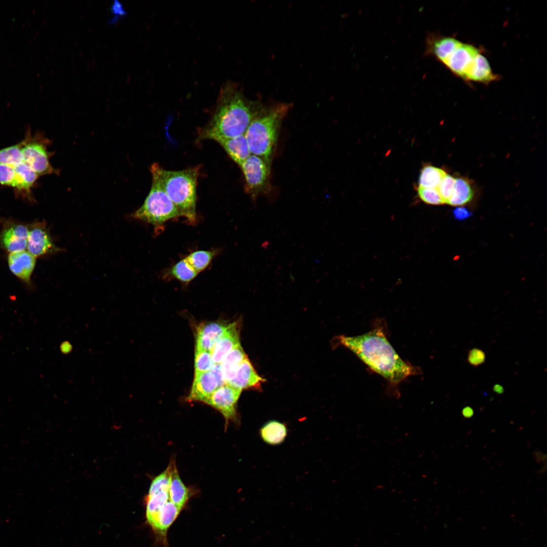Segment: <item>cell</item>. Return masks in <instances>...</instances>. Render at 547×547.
<instances>
[{
	"mask_svg": "<svg viewBox=\"0 0 547 547\" xmlns=\"http://www.w3.org/2000/svg\"><path fill=\"white\" fill-rule=\"evenodd\" d=\"M338 340L392 385L396 386L410 376L420 372V369L400 357L389 342L381 326H376L359 335L340 336Z\"/></svg>",
	"mask_w": 547,
	"mask_h": 547,
	"instance_id": "1",
	"label": "cell"
},
{
	"mask_svg": "<svg viewBox=\"0 0 547 547\" xmlns=\"http://www.w3.org/2000/svg\"><path fill=\"white\" fill-rule=\"evenodd\" d=\"M264 107L259 101L248 99L236 83L227 81L220 88L210 120L199 130L198 139L216 141L245 134Z\"/></svg>",
	"mask_w": 547,
	"mask_h": 547,
	"instance_id": "2",
	"label": "cell"
},
{
	"mask_svg": "<svg viewBox=\"0 0 547 547\" xmlns=\"http://www.w3.org/2000/svg\"><path fill=\"white\" fill-rule=\"evenodd\" d=\"M424 56L435 58L452 73L466 82L488 84L498 80L481 50L454 37L429 32Z\"/></svg>",
	"mask_w": 547,
	"mask_h": 547,
	"instance_id": "3",
	"label": "cell"
},
{
	"mask_svg": "<svg viewBox=\"0 0 547 547\" xmlns=\"http://www.w3.org/2000/svg\"><path fill=\"white\" fill-rule=\"evenodd\" d=\"M152 177L156 179L177 208L180 216L190 223L197 222V187L199 166L172 171L165 169L155 163L150 168Z\"/></svg>",
	"mask_w": 547,
	"mask_h": 547,
	"instance_id": "4",
	"label": "cell"
},
{
	"mask_svg": "<svg viewBox=\"0 0 547 547\" xmlns=\"http://www.w3.org/2000/svg\"><path fill=\"white\" fill-rule=\"evenodd\" d=\"M291 106V103L285 102L265 106L245 132L251 153L263 159L270 167L281 124Z\"/></svg>",
	"mask_w": 547,
	"mask_h": 547,
	"instance_id": "5",
	"label": "cell"
},
{
	"mask_svg": "<svg viewBox=\"0 0 547 547\" xmlns=\"http://www.w3.org/2000/svg\"><path fill=\"white\" fill-rule=\"evenodd\" d=\"M131 216L159 227L166 222L181 216L159 181L152 177L147 196L142 206Z\"/></svg>",
	"mask_w": 547,
	"mask_h": 547,
	"instance_id": "6",
	"label": "cell"
},
{
	"mask_svg": "<svg viewBox=\"0 0 547 547\" xmlns=\"http://www.w3.org/2000/svg\"><path fill=\"white\" fill-rule=\"evenodd\" d=\"M20 143L24 162L40 177L57 173V171L52 166L49 160L52 154L47 148L50 141L43 134L36 133L32 135L28 128L26 131L24 138Z\"/></svg>",
	"mask_w": 547,
	"mask_h": 547,
	"instance_id": "7",
	"label": "cell"
},
{
	"mask_svg": "<svg viewBox=\"0 0 547 547\" xmlns=\"http://www.w3.org/2000/svg\"><path fill=\"white\" fill-rule=\"evenodd\" d=\"M239 166L245 178V190L253 200L268 193L271 167L263 159L251 154Z\"/></svg>",
	"mask_w": 547,
	"mask_h": 547,
	"instance_id": "8",
	"label": "cell"
},
{
	"mask_svg": "<svg viewBox=\"0 0 547 547\" xmlns=\"http://www.w3.org/2000/svg\"><path fill=\"white\" fill-rule=\"evenodd\" d=\"M28 228L27 251L35 258L61 250L53 242L44 221L33 222Z\"/></svg>",
	"mask_w": 547,
	"mask_h": 547,
	"instance_id": "9",
	"label": "cell"
},
{
	"mask_svg": "<svg viewBox=\"0 0 547 547\" xmlns=\"http://www.w3.org/2000/svg\"><path fill=\"white\" fill-rule=\"evenodd\" d=\"M0 231V246L9 253L25 250L28 226L12 220H5Z\"/></svg>",
	"mask_w": 547,
	"mask_h": 547,
	"instance_id": "10",
	"label": "cell"
},
{
	"mask_svg": "<svg viewBox=\"0 0 547 547\" xmlns=\"http://www.w3.org/2000/svg\"><path fill=\"white\" fill-rule=\"evenodd\" d=\"M242 390L225 384L217 388L205 403L218 410L226 423L235 418L236 404Z\"/></svg>",
	"mask_w": 547,
	"mask_h": 547,
	"instance_id": "11",
	"label": "cell"
},
{
	"mask_svg": "<svg viewBox=\"0 0 547 547\" xmlns=\"http://www.w3.org/2000/svg\"><path fill=\"white\" fill-rule=\"evenodd\" d=\"M239 330V324L237 322L227 325L224 333L211 351L214 364L221 363L230 351L240 345Z\"/></svg>",
	"mask_w": 547,
	"mask_h": 547,
	"instance_id": "12",
	"label": "cell"
},
{
	"mask_svg": "<svg viewBox=\"0 0 547 547\" xmlns=\"http://www.w3.org/2000/svg\"><path fill=\"white\" fill-rule=\"evenodd\" d=\"M9 269L17 278L30 284L34 269L36 258L26 250L9 253L8 257Z\"/></svg>",
	"mask_w": 547,
	"mask_h": 547,
	"instance_id": "13",
	"label": "cell"
},
{
	"mask_svg": "<svg viewBox=\"0 0 547 547\" xmlns=\"http://www.w3.org/2000/svg\"><path fill=\"white\" fill-rule=\"evenodd\" d=\"M219 387L218 379L211 371L194 374L187 399L190 401L206 403L213 392Z\"/></svg>",
	"mask_w": 547,
	"mask_h": 547,
	"instance_id": "14",
	"label": "cell"
},
{
	"mask_svg": "<svg viewBox=\"0 0 547 547\" xmlns=\"http://www.w3.org/2000/svg\"><path fill=\"white\" fill-rule=\"evenodd\" d=\"M227 326L220 322L200 324L197 329L196 349L211 351Z\"/></svg>",
	"mask_w": 547,
	"mask_h": 547,
	"instance_id": "15",
	"label": "cell"
},
{
	"mask_svg": "<svg viewBox=\"0 0 547 547\" xmlns=\"http://www.w3.org/2000/svg\"><path fill=\"white\" fill-rule=\"evenodd\" d=\"M265 380L257 374L247 357L240 365L234 378L227 384L242 390L251 388L259 389Z\"/></svg>",
	"mask_w": 547,
	"mask_h": 547,
	"instance_id": "16",
	"label": "cell"
},
{
	"mask_svg": "<svg viewBox=\"0 0 547 547\" xmlns=\"http://www.w3.org/2000/svg\"><path fill=\"white\" fill-rule=\"evenodd\" d=\"M215 141L239 166L251 154L245 134Z\"/></svg>",
	"mask_w": 547,
	"mask_h": 547,
	"instance_id": "17",
	"label": "cell"
},
{
	"mask_svg": "<svg viewBox=\"0 0 547 547\" xmlns=\"http://www.w3.org/2000/svg\"><path fill=\"white\" fill-rule=\"evenodd\" d=\"M0 185L13 188L17 196L33 202L31 190L25 184L12 166L0 164Z\"/></svg>",
	"mask_w": 547,
	"mask_h": 547,
	"instance_id": "18",
	"label": "cell"
},
{
	"mask_svg": "<svg viewBox=\"0 0 547 547\" xmlns=\"http://www.w3.org/2000/svg\"><path fill=\"white\" fill-rule=\"evenodd\" d=\"M171 480L168 490L169 500L182 509L190 496V492L181 480L175 463L170 464Z\"/></svg>",
	"mask_w": 547,
	"mask_h": 547,
	"instance_id": "19",
	"label": "cell"
},
{
	"mask_svg": "<svg viewBox=\"0 0 547 547\" xmlns=\"http://www.w3.org/2000/svg\"><path fill=\"white\" fill-rule=\"evenodd\" d=\"M247 357L241 345L230 351L221 362L222 374L225 384L234 378L243 362Z\"/></svg>",
	"mask_w": 547,
	"mask_h": 547,
	"instance_id": "20",
	"label": "cell"
},
{
	"mask_svg": "<svg viewBox=\"0 0 547 547\" xmlns=\"http://www.w3.org/2000/svg\"><path fill=\"white\" fill-rule=\"evenodd\" d=\"M181 509L168 500L162 507L158 515L155 523L152 527L154 530L162 536L166 532L178 516Z\"/></svg>",
	"mask_w": 547,
	"mask_h": 547,
	"instance_id": "21",
	"label": "cell"
},
{
	"mask_svg": "<svg viewBox=\"0 0 547 547\" xmlns=\"http://www.w3.org/2000/svg\"><path fill=\"white\" fill-rule=\"evenodd\" d=\"M474 196V189L469 180L457 178L455 180L453 194L447 204L460 207L468 203Z\"/></svg>",
	"mask_w": 547,
	"mask_h": 547,
	"instance_id": "22",
	"label": "cell"
},
{
	"mask_svg": "<svg viewBox=\"0 0 547 547\" xmlns=\"http://www.w3.org/2000/svg\"><path fill=\"white\" fill-rule=\"evenodd\" d=\"M198 274L184 258L168 268L165 272L164 277L167 279L177 280L182 284H188Z\"/></svg>",
	"mask_w": 547,
	"mask_h": 547,
	"instance_id": "23",
	"label": "cell"
},
{
	"mask_svg": "<svg viewBox=\"0 0 547 547\" xmlns=\"http://www.w3.org/2000/svg\"><path fill=\"white\" fill-rule=\"evenodd\" d=\"M260 436L263 440L270 445L281 443L287 436L286 426L278 421H270L260 429Z\"/></svg>",
	"mask_w": 547,
	"mask_h": 547,
	"instance_id": "24",
	"label": "cell"
},
{
	"mask_svg": "<svg viewBox=\"0 0 547 547\" xmlns=\"http://www.w3.org/2000/svg\"><path fill=\"white\" fill-rule=\"evenodd\" d=\"M446 174V172L442 169L432 165H426L420 171L418 187L437 188Z\"/></svg>",
	"mask_w": 547,
	"mask_h": 547,
	"instance_id": "25",
	"label": "cell"
},
{
	"mask_svg": "<svg viewBox=\"0 0 547 547\" xmlns=\"http://www.w3.org/2000/svg\"><path fill=\"white\" fill-rule=\"evenodd\" d=\"M218 252L217 249L197 250L190 253L185 258L191 266L199 273L209 266Z\"/></svg>",
	"mask_w": 547,
	"mask_h": 547,
	"instance_id": "26",
	"label": "cell"
},
{
	"mask_svg": "<svg viewBox=\"0 0 547 547\" xmlns=\"http://www.w3.org/2000/svg\"><path fill=\"white\" fill-rule=\"evenodd\" d=\"M168 500L169 495L167 492H160L147 496L146 517L151 527L155 522L160 510Z\"/></svg>",
	"mask_w": 547,
	"mask_h": 547,
	"instance_id": "27",
	"label": "cell"
},
{
	"mask_svg": "<svg viewBox=\"0 0 547 547\" xmlns=\"http://www.w3.org/2000/svg\"><path fill=\"white\" fill-rule=\"evenodd\" d=\"M23 161L20 142L0 149V164L15 166Z\"/></svg>",
	"mask_w": 547,
	"mask_h": 547,
	"instance_id": "28",
	"label": "cell"
},
{
	"mask_svg": "<svg viewBox=\"0 0 547 547\" xmlns=\"http://www.w3.org/2000/svg\"><path fill=\"white\" fill-rule=\"evenodd\" d=\"M171 480V468H167L155 477L152 480L147 496H151L160 492H168Z\"/></svg>",
	"mask_w": 547,
	"mask_h": 547,
	"instance_id": "29",
	"label": "cell"
},
{
	"mask_svg": "<svg viewBox=\"0 0 547 547\" xmlns=\"http://www.w3.org/2000/svg\"><path fill=\"white\" fill-rule=\"evenodd\" d=\"M214 364L210 351L196 349L194 374L210 371Z\"/></svg>",
	"mask_w": 547,
	"mask_h": 547,
	"instance_id": "30",
	"label": "cell"
},
{
	"mask_svg": "<svg viewBox=\"0 0 547 547\" xmlns=\"http://www.w3.org/2000/svg\"><path fill=\"white\" fill-rule=\"evenodd\" d=\"M12 167L27 186L31 190L40 176L24 162Z\"/></svg>",
	"mask_w": 547,
	"mask_h": 547,
	"instance_id": "31",
	"label": "cell"
},
{
	"mask_svg": "<svg viewBox=\"0 0 547 547\" xmlns=\"http://www.w3.org/2000/svg\"><path fill=\"white\" fill-rule=\"evenodd\" d=\"M417 190L418 197L427 204L440 205L445 204L437 188L418 187Z\"/></svg>",
	"mask_w": 547,
	"mask_h": 547,
	"instance_id": "32",
	"label": "cell"
},
{
	"mask_svg": "<svg viewBox=\"0 0 547 547\" xmlns=\"http://www.w3.org/2000/svg\"><path fill=\"white\" fill-rule=\"evenodd\" d=\"M455 180L454 177L446 174L437 188L445 203H447L453 194Z\"/></svg>",
	"mask_w": 547,
	"mask_h": 547,
	"instance_id": "33",
	"label": "cell"
},
{
	"mask_svg": "<svg viewBox=\"0 0 547 547\" xmlns=\"http://www.w3.org/2000/svg\"><path fill=\"white\" fill-rule=\"evenodd\" d=\"M485 360V353L480 348H473L468 351L467 361L473 366L477 367L483 364Z\"/></svg>",
	"mask_w": 547,
	"mask_h": 547,
	"instance_id": "34",
	"label": "cell"
},
{
	"mask_svg": "<svg viewBox=\"0 0 547 547\" xmlns=\"http://www.w3.org/2000/svg\"><path fill=\"white\" fill-rule=\"evenodd\" d=\"M111 9L114 15V16L110 19V21L112 23L117 20L119 17L124 16L126 13V11L122 4L118 0L113 1L111 6Z\"/></svg>",
	"mask_w": 547,
	"mask_h": 547,
	"instance_id": "35",
	"label": "cell"
},
{
	"mask_svg": "<svg viewBox=\"0 0 547 547\" xmlns=\"http://www.w3.org/2000/svg\"><path fill=\"white\" fill-rule=\"evenodd\" d=\"M454 215L456 218L462 219L468 217L470 213L466 208L460 206L454 210Z\"/></svg>",
	"mask_w": 547,
	"mask_h": 547,
	"instance_id": "36",
	"label": "cell"
},
{
	"mask_svg": "<svg viewBox=\"0 0 547 547\" xmlns=\"http://www.w3.org/2000/svg\"><path fill=\"white\" fill-rule=\"evenodd\" d=\"M474 414L473 409L470 406H466L462 410V415L465 418H471Z\"/></svg>",
	"mask_w": 547,
	"mask_h": 547,
	"instance_id": "37",
	"label": "cell"
},
{
	"mask_svg": "<svg viewBox=\"0 0 547 547\" xmlns=\"http://www.w3.org/2000/svg\"><path fill=\"white\" fill-rule=\"evenodd\" d=\"M493 390L497 394H502L504 393V388L499 384H495L493 386Z\"/></svg>",
	"mask_w": 547,
	"mask_h": 547,
	"instance_id": "38",
	"label": "cell"
}]
</instances>
